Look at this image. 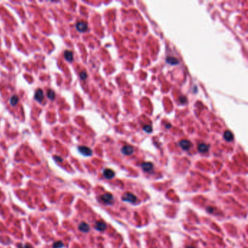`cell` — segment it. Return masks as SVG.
<instances>
[{"mask_svg":"<svg viewBox=\"0 0 248 248\" xmlns=\"http://www.w3.org/2000/svg\"><path fill=\"white\" fill-rule=\"evenodd\" d=\"M79 77L81 79L85 80L87 79V73L85 71H82L79 74Z\"/></svg>","mask_w":248,"mask_h":248,"instance_id":"ffe728a7","label":"cell"},{"mask_svg":"<svg viewBox=\"0 0 248 248\" xmlns=\"http://www.w3.org/2000/svg\"><path fill=\"white\" fill-rule=\"evenodd\" d=\"M103 174L104 177H105L106 178H107V179H111V178L115 175L114 172L112 170H111V169H109V168L105 169V170H103Z\"/></svg>","mask_w":248,"mask_h":248,"instance_id":"9c48e42d","label":"cell"},{"mask_svg":"<svg viewBox=\"0 0 248 248\" xmlns=\"http://www.w3.org/2000/svg\"><path fill=\"white\" fill-rule=\"evenodd\" d=\"M63 247V243L61 241H58V242H55L53 245V248H62Z\"/></svg>","mask_w":248,"mask_h":248,"instance_id":"ac0fdd59","label":"cell"},{"mask_svg":"<svg viewBox=\"0 0 248 248\" xmlns=\"http://www.w3.org/2000/svg\"><path fill=\"white\" fill-rule=\"evenodd\" d=\"M79 229L81 231L87 233V232H88L89 231H90V226H89V225H88L87 223H86L85 222H82L80 223L79 226Z\"/></svg>","mask_w":248,"mask_h":248,"instance_id":"4fadbf2b","label":"cell"},{"mask_svg":"<svg viewBox=\"0 0 248 248\" xmlns=\"http://www.w3.org/2000/svg\"><path fill=\"white\" fill-rule=\"evenodd\" d=\"M95 229L99 231H103L106 230V228H107V225H106V223L104 222V221H99L95 223Z\"/></svg>","mask_w":248,"mask_h":248,"instance_id":"8992f818","label":"cell"},{"mask_svg":"<svg viewBox=\"0 0 248 248\" xmlns=\"http://www.w3.org/2000/svg\"><path fill=\"white\" fill-rule=\"evenodd\" d=\"M53 158H54V159L55 160L56 162H63V159L61 158V157H58V156H54V157H53Z\"/></svg>","mask_w":248,"mask_h":248,"instance_id":"603a6c76","label":"cell"},{"mask_svg":"<svg viewBox=\"0 0 248 248\" xmlns=\"http://www.w3.org/2000/svg\"><path fill=\"white\" fill-rule=\"evenodd\" d=\"M64 58H65V59H66V61H69V62H72L73 60H74V55H73V53H72L71 51H70V50H65V51H64Z\"/></svg>","mask_w":248,"mask_h":248,"instance_id":"8fae6325","label":"cell"},{"mask_svg":"<svg viewBox=\"0 0 248 248\" xmlns=\"http://www.w3.org/2000/svg\"><path fill=\"white\" fill-rule=\"evenodd\" d=\"M34 98H35L36 101H37L38 102L41 103L44 99V93L42 90L41 89H38L37 91L35 92V95H34Z\"/></svg>","mask_w":248,"mask_h":248,"instance_id":"ba28073f","label":"cell"},{"mask_svg":"<svg viewBox=\"0 0 248 248\" xmlns=\"http://www.w3.org/2000/svg\"><path fill=\"white\" fill-rule=\"evenodd\" d=\"M198 150L201 153H206L209 150V146L205 143H200L198 146Z\"/></svg>","mask_w":248,"mask_h":248,"instance_id":"9a60e30c","label":"cell"},{"mask_svg":"<svg viewBox=\"0 0 248 248\" xmlns=\"http://www.w3.org/2000/svg\"><path fill=\"white\" fill-rule=\"evenodd\" d=\"M122 153L125 155H132L133 154V148L130 146H125L122 149Z\"/></svg>","mask_w":248,"mask_h":248,"instance_id":"30bf717a","label":"cell"},{"mask_svg":"<svg viewBox=\"0 0 248 248\" xmlns=\"http://www.w3.org/2000/svg\"><path fill=\"white\" fill-rule=\"evenodd\" d=\"M18 248H33V247L31 246V245H29V244H26V245H21V244H19V245H18Z\"/></svg>","mask_w":248,"mask_h":248,"instance_id":"44dd1931","label":"cell"},{"mask_svg":"<svg viewBox=\"0 0 248 248\" xmlns=\"http://www.w3.org/2000/svg\"><path fill=\"white\" fill-rule=\"evenodd\" d=\"M101 200L104 204L110 205L114 201V197L111 194H105L101 197Z\"/></svg>","mask_w":248,"mask_h":248,"instance_id":"3957f363","label":"cell"},{"mask_svg":"<svg viewBox=\"0 0 248 248\" xmlns=\"http://www.w3.org/2000/svg\"><path fill=\"white\" fill-rule=\"evenodd\" d=\"M170 127H171V125H170V124H169V125H166V127L167 128V129H169V128H170Z\"/></svg>","mask_w":248,"mask_h":248,"instance_id":"cb8c5ba5","label":"cell"},{"mask_svg":"<svg viewBox=\"0 0 248 248\" xmlns=\"http://www.w3.org/2000/svg\"><path fill=\"white\" fill-rule=\"evenodd\" d=\"M141 167H142L143 171L148 173V172H150L153 170L154 165L151 162H143V163L141 164Z\"/></svg>","mask_w":248,"mask_h":248,"instance_id":"52a82bcc","label":"cell"},{"mask_svg":"<svg viewBox=\"0 0 248 248\" xmlns=\"http://www.w3.org/2000/svg\"><path fill=\"white\" fill-rule=\"evenodd\" d=\"M122 200L125 202H130V203H135L137 201V197L132 193L127 192L122 197Z\"/></svg>","mask_w":248,"mask_h":248,"instance_id":"6da1fadb","label":"cell"},{"mask_svg":"<svg viewBox=\"0 0 248 248\" xmlns=\"http://www.w3.org/2000/svg\"><path fill=\"white\" fill-rule=\"evenodd\" d=\"M47 98H49V99L50 100H54L55 99V92L53 91V90H51V89H49V90H47Z\"/></svg>","mask_w":248,"mask_h":248,"instance_id":"2e32d148","label":"cell"},{"mask_svg":"<svg viewBox=\"0 0 248 248\" xmlns=\"http://www.w3.org/2000/svg\"><path fill=\"white\" fill-rule=\"evenodd\" d=\"M186 248H195V247H187Z\"/></svg>","mask_w":248,"mask_h":248,"instance_id":"d4e9b609","label":"cell"},{"mask_svg":"<svg viewBox=\"0 0 248 248\" xmlns=\"http://www.w3.org/2000/svg\"><path fill=\"white\" fill-rule=\"evenodd\" d=\"M179 146L183 150L188 151L191 147L192 143L189 141H187V140H183V141H181L179 142Z\"/></svg>","mask_w":248,"mask_h":248,"instance_id":"5b68a950","label":"cell"},{"mask_svg":"<svg viewBox=\"0 0 248 248\" xmlns=\"http://www.w3.org/2000/svg\"><path fill=\"white\" fill-rule=\"evenodd\" d=\"M10 104H11L12 106H15L16 104L18 103V97L17 95H13L11 97V98H10Z\"/></svg>","mask_w":248,"mask_h":248,"instance_id":"e0dca14e","label":"cell"},{"mask_svg":"<svg viewBox=\"0 0 248 248\" xmlns=\"http://www.w3.org/2000/svg\"><path fill=\"white\" fill-rule=\"evenodd\" d=\"M78 150L82 155L86 156V157H90V156H91L92 154H93V151L89 147H87V146H79Z\"/></svg>","mask_w":248,"mask_h":248,"instance_id":"7a4b0ae2","label":"cell"},{"mask_svg":"<svg viewBox=\"0 0 248 248\" xmlns=\"http://www.w3.org/2000/svg\"><path fill=\"white\" fill-rule=\"evenodd\" d=\"M143 129L144 131L146 132V133H151L152 132V127L151 126H149V125H145Z\"/></svg>","mask_w":248,"mask_h":248,"instance_id":"d6986e66","label":"cell"},{"mask_svg":"<svg viewBox=\"0 0 248 248\" xmlns=\"http://www.w3.org/2000/svg\"><path fill=\"white\" fill-rule=\"evenodd\" d=\"M179 102L181 103H186V102H187V98H186V97H185V96H181V97H180L179 99Z\"/></svg>","mask_w":248,"mask_h":248,"instance_id":"7402d4cb","label":"cell"},{"mask_svg":"<svg viewBox=\"0 0 248 248\" xmlns=\"http://www.w3.org/2000/svg\"><path fill=\"white\" fill-rule=\"evenodd\" d=\"M87 23L85 21H79L76 24V29L79 32H85L87 30Z\"/></svg>","mask_w":248,"mask_h":248,"instance_id":"277c9868","label":"cell"},{"mask_svg":"<svg viewBox=\"0 0 248 248\" xmlns=\"http://www.w3.org/2000/svg\"><path fill=\"white\" fill-rule=\"evenodd\" d=\"M223 138L228 142H230L234 140V135L229 130H226L225 133H223Z\"/></svg>","mask_w":248,"mask_h":248,"instance_id":"7c38bea8","label":"cell"},{"mask_svg":"<svg viewBox=\"0 0 248 248\" xmlns=\"http://www.w3.org/2000/svg\"><path fill=\"white\" fill-rule=\"evenodd\" d=\"M166 62L170 65H178L179 63V61L174 57H167L166 59Z\"/></svg>","mask_w":248,"mask_h":248,"instance_id":"5bb4252c","label":"cell"}]
</instances>
